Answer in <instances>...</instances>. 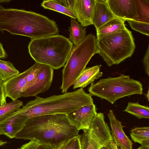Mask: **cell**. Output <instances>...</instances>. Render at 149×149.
Instances as JSON below:
<instances>
[{
    "label": "cell",
    "mask_w": 149,
    "mask_h": 149,
    "mask_svg": "<svg viewBox=\"0 0 149 149\" xmlns=\"http://www.w3.org/2000/svg\"><path fill=\"white\" fill-rule=\"evenodd\" d=\"M37 149H54V147L49 144L40 143L38 142Z\"/></svg>",
    "instance_id": "cell-32"
},
{
    "label": "cell",
    "mask_w": 149,
    "mask_h": 149,
    "mask_svg": "<svg viewBox=\"0 0 149 149\" xmlns=\"http://www.w3.org/2000/svg\"><path fill=\"white\" fill-rule=\"evenodd\" d=\"M41 5L45 9L55 11L77 19L69 0H44Z\"/></svg>",
    "instance_id": "cell-18"
},
{
    "label": "cell",
    "mask_w": 149,
    "mask_h": 149,
    "mask_svg": "<svg viewBox=\"0 0 149 149\" xmlns=\"http://www.w3.org/2000/svg\"><path fill=\"white\" fill-rule=\"evenodd\" d=\"M110 142L101 147L100 149H110L109 147Z\"/></svg>",
    "instance_id": "cell-35"
},
{
    "label": "cell",
    "mask_w": 149,
    "mask_h": 149,
    "mask_svg": "<svg viewBox=\"0 0 149 149\" xmlns=\"http://www.w3.org/2000/svg\"><path fill=\"white\" fill-rule=\"evenodd\" d=\"M10 1V0H0V3H8Z\"/></svg>",
    "instance_id": "cell-37"
},
{
    "label": "cell",
    "mask_w": 149,
    "mask_h": 149,
    "mask_svg": "<svg viewBox=\"0 0 149 149\" xmlns=\"http://www.w3.org/2000/svg\"><path fill=\"white\" fill-rule=\"evenodd\" d=\"M127 21L133 29L148 36H149V23L128 20Z\"/></svg>",
    "instance_id": "cell-27"
},
{
    "label": "cell",
    "mask_w": 149,
    "mask_h": 149,
    "mask_svg": "<svg viewBox=\"0 0 149 149\" xmlns=\"http://www.w3.org/2000/svg\"><path fill=\"white\" fill-rule=\"evenodd\" d=\"M137 17L135 21L149 23V0H135Z\"/></svg>",
    "instance_id": "cell-23"
},
{
    "label": "cell",
    "mask_w": 149,
    "mask_h": 149,
    "mask_svg": "<svg viewBox=\"0 0 149 149\" xmlns=\"http://www.w3.org/2000/svg\"><path fill=\"white\" fill-rule=\"evenodd\" d=\"M35 39L58 35L56 23L46 16L23 9L5 8L0 5V31Z\"/></svg>",
    "instance_id": "cell-1"
},
{
    "label": "cell",
    "mask_w": 149,
    "mask_h": 149,
    "mask_svg": "<svg viewBox=\"0 0 149 149\" xmlns=\"http://www.w3.org/2000/svg\"><path fill=\"white\" fill-rule=\"evenodd\" d=\"M28 73L27 69L3 82L4 91L6 97H8L13 101L23 97L26 85V78Z\"/></svg>",
    "instance_id": "cell-12"
},
{
    "label": "cell",
    "mask_w": 149,
    "mask_h": 149,
    "mask_svg": "<svg viewBox=\"0 0 149 149\" xmlns=\"http://www.w3.org/2000/svg\"><path fill=\"white\" fill-rule=\"evenodd\" d=\"M80 149H81V147H80Z\"/></svg>",
    "instance_id": "cell-42"
},
{
    "label": "cell",
    "mask_w": 149,
    "mask_h": 149,
    "mask_svg": "<svg viewBox=\"0 0 149 149\" xmlns=\"http://www.w3.org/2000/svg\"><path fill=\"white\" fill-rule=\"evenodd\" d=\"M2 134H1V132H0V135H1Z\"/></svg>",
    "instance_id": "cell-40"
},
{
    "label": "cell",
    "mask_w": 149,
    "mask_h": 149,
    "mask_svg": "<svg viewBox=\"0 0 149 149\" xmlns=\"http://www.w3.org/2000/svg\"><path fill=\"white\" fill-rule=\"evenodd\" d=\"M79 131L70 124L65 114L42 115L28 119L15 138L35 140L54 147L78 136Z\"/></svg>",
    "instance_id": "cell-2"
},
{
    "label": "cell",
    "mask_w": 149,
    "mask_h": 149,
    "mask_svg": "<svg viewBox=\"0 0 149 149\" xmlns=\"http://www.w3.org/2000/svg\"><path fill=\"white\" fill-rule=\"evenodd\" d=\"M125 21L116 17L112 19L96 30L97 36L109 34L125 29Z\"/></svg>",
    "instance_id": "cell-20"
},
{
    "label": "cell",
    "mask_w": 149,
    "mask_h": 149,
    "mask_svg": "<svg viewBox=\"0 0 149 149\" xmlns=\"http://www.w3.org/2000/svg\"><path fill=\"white\" fill-rule=\"evenodd\" d=\"M115 17L105 0H96L92 21L96 30Z\"/></svg>",
    "instance_id": "cell-16"
},
{
    "label": "cell",
    "mask_w": 149,
    "mask_h": 149,
    "mask_svg": "<svg viewBox=\"0 0 149 149\" xmlns=\"http://www.w3.org/2000/svg\"><path fill=\"white\" fill-rule=\"evenodd\" d=\"M109 8L116 17L125 21L135 20L137 15L135 0H105Z\"/></svg>",
    "instance_id": "cell-11"
},
{
    "label": "cell",
    "mask_w": 149,
    "mask_h": 149,
    "mask_svg": "<svg viewBox=\"0 0 149 149\" xmlns=\"http://www.w3.org/2000/svg\"><path fill=\"white\" fill-rule=\"evenodd\" d=\"M97 54L109 66L131 56L135 45L132 32L127 28L114 33L97 36Z\"/></svg>",
    "instance_id": "cell-5"
},
{
    "label": "cell",
    "mask_w": 149,
    "mask_h": 149,
    "mask_svg": "<svg viewBox=\"0 0 149 149\" xmlns=\"http://www.w3.org/2000/svg\"><path fill=\"white\" fill-rule=\"evenodd\" d=\"M101 65H97L85 68L73 84V88H84L101 77L103 73L100 71Z\"/></svg>",
    "instance_id": "cell-17"
},
{
    "label": "cell",
    "mask_w": 149,
    "mask_h": 149,
    "mask_svg": "<svg viewBox=\"0 0 149 149\" xmlns=\"http://www.w3.org/2000/svg\"><path fill=\"white\" fill-rule=\"evenodd\" d=\"M19 73L10 62L0 59V79L2 81L4 82Z\"/></svg>",
    "instance_id": "cell-25"
},
{
    "label": "cell",
    "mask_w": 149,
    "mask_h": 149,
    "mask_svg": "<svg viewBox=\"0 0 149 149\" xmlns=\"http://www.w3.org/2000/svg\"><path fill=\"white\" fill-rule=\"evenodd\" d=\"M96 54V38L93 34H88L79 45L73 46L62 71V93L67 92Z\"/></svg>",
    "instance_id": "cell-6"
},
{
    "label": "cell",
    "mask_w": 149,
    "mask_h": 149,
    "mask_svg": "<svg viewBox=\"0 0 149 149\" xmlns=\"http://www.w3.org/2000/svg\"><path fill=\"white\" fill-rule=\"evenodd\" d=\"M22 106V102L17 99L0 106V123L19 109Z\"/></svg>",
    "instance_id": "cell-24"
},
{
    "label": "cell",
    "mask_w": 149,
    "mask_h": 149,
    "mask_svg": "<svg viewBox=\"0 0 149 149\" xmlns=\"http://www.w3.org/2000/svg\"><path fill=\"white\" fill-rule=\"evenodd\" d=\"M123 111L135 116L139 119L149 118V108L139 104L138 102H129Z\"/></svg>",
    "instance_id": "cell-22"
},
{
    "label": "cell",
    "mask_w": 149,
    "mask_h": 149,
    "mask_svg": "<svg viewBox=\"0 0 149 149\" xmlns=\"http://www.w3.org/2000/svg\"><path fill=\"white\" fill-rule=\"evenodd\" d=\"M109 147L110 149H118V147L115 144L113 141L109 142Z\"/></svg>",
    "instance_id": "cell-34"
},
{
    "label": "cell",
    "mask_w": 149,
    "mask_h": 149,
    "mask_svg": "<svg viewBox=\"0 0 149 149\" xmlns=\"http://www.w3.org/2000/svg\"><path fill=\"white\" fill-rule=\"evenodd\" d=\"M137 149H149V148H147L141 146Z\"/></svg>",
    "instance_id": "cell-38"
},
{
    "label": "cell",
    "mask_w": 149,
    "mask_h": 149,
    "mask_svg": "<svg viewBox=\"0 0 149 149\" xmlns=\"http://www.w3.org/2000/svg\"><path fill=\"white\" fill-rule=\"evenodd\" d=\"M42 65L36 63L34 65L28 69V73L26 78V83L25 91L31 86L34 82L38 70Z\"/></svg>",
    "instance_id": "cell-28"
},
{
    "label": "cell",
    "mask_w": 149,
    "mask_h": 149,
    "mask_svg": "<svg viewBox=\"0 0 149 149\" xmlns=\"http://www.w3.org/2000/svg\"><path fill=\"white\" fill-rule=\"evenodd\" d=\"M20 149V148H17V149Z\"/></svg>",
    "instance_id": "cell-43"
},
{
    "label": "cell",
    "mask_w": 149,
    "mask_h": 149,
    "mask_svg": "<svg viewBox=\"0 0 149 149\" xmlns=\"http://www.w3.org/2000/svg\"><path fill=\"white\" fill-rule=\"evenodd\" d=\"M91 96L83 88H80L72 92L45 98L37 97L17 111L27 119L42 115H66L82 107L93 104Z\"/></svg>",
    "instance_id": "cell-3"
},
{
    "label": "cell",
    "mask_w": 149,
    "mask_h": 149,
    "mask_svg": "<svg viewBox=\"0 0 149 149\" xmlns=\"http://www.w3.org/2000/svg\"><path fill=\"white\" fill-rule=\"evenodd\" d=\"M27 120L24 116L17 111L0 123V132L10 139L15 138L17 134L22 128Z\"/></svg>",
    "instance_id": "cell-15"
},
{
    "label": "cell",
    "mask_w": 149,
    "mask_h": 149,
    "mask_svg": "<svg viewBox=\"0 0 149 149\" xmlns=\"http://www.w3.org/2000/svg\"><path fill=\"white\" fill-rule=\"evenodd\" d=\"M96 0H74L73 11L77 21L83 27L93 24Z\"/></svg>",
    "instance_id": "cell-14"
},
{
    "label": "cell",
    "mask_w": 149,
    "mask_h": 149,
    "mask_svg": "<svg viewBox=\"0 0 149 149\" xmlns=\"http://www.w3.org/2000/svg\"><path fill=\"white\" fill-rule=\"evenodd\" d=\"M70 32L69 40L74 46L80 43L86 36V28L83 27L76 19L71 17L70 25L69 27Z\"/></svg>",
    "instance_id": "cell-19"
},
{
    "label": "cell",
    "mask_w": 149,
    "mask_h": 149,
    "mask_svg": "<svg viewBox=\"0 0 149 149\" xmlns=\"http://www.w3.org/2000/svg\"><path fill=\"white\" fill-rule=\"evenodd\" d=\"M3 82L0 79V106L6 104V97L3 89Z\"/></svg>",
    "instance_id": "cell-31"
},
{
    "label": "cell",
    "mask_w": 149,
    "mask_h": 149,
    "mask_svg": "<svg viewBox=\"0 0 149 149\" xmlns=\"http://www.w3.org/2000/svg\"><path fill=\"white\" fill-rule=\"evenodd\" d=\"M54 69L49 66L42 64L39 69L33 84L24 92L23 97L36 96L50 88L53 80Z\"/></svg>",
    "instance_id": "cell-9"
},
{
    "label": "cell",
    "mask_w": 149,
    "mask_h": 149,
    "mask_svg": "<svg viewBox=\"0 0 149 149\" xmlns=\"http://www.w3.org/2000/svg\"><path fill=\"white\" fill-rule=\"evenodd\" d=\"M120 149H123V148H120Z\"/></svg>",
    "instance_id": "cell-41"
},
{
    "label": "cell",
    "mask_w": 149,
    "mask_h": 149,
    "mask_svg": "<svg viewBox=\"0 0 149 149\" xmlns=\"http://www.w3.org/2000/svg\"><path fill=\"white\" fill-rule=\"evenodd\" d=\"M8 55L4 49L2 44L0 42V59H5L8 57Z\"/></svg>",
    "instance_id": "cell-33"
},
{
    "label": "cell",
    "mask_w": 149,
    "mask_h": 149,
    "mask_svg": "<svg viewBox=\"0 0 149 149\" xmlns=\"http://www.w3.org/2000/svg\"><path fill=\"white\" fill-rule=\"evenodd\" d=\"M7 143L6 141L0 140V146L4 145Z\"/></svg>",
    "instance_id": "cell-36"
},
{
    "label": "cell",
    "mask_w": 149,
    "mask_h": 149,
    "mask_svg": "<svg viewBox=\"0 0 149 149\" xmlns=\"http://www.w3.org/2000/svg\"><path fill=\"white\" fill-rule=\"evenodd\" d=\"M80 135L64 140L54 147V149H80Z\"/></svg>",
    "instance_id": "cell-26"
},
{
    "label": "cell",
    "mask_w": 149,
    "mask_h": 149,
    "mask_svg": "<svg viewBox=\"0 0 149 149\" xmlns=\"http://www.w3.org/2000/svg\"><path fill=\"white\" fill-rule=\"evenodd\" d=\"M94 104L82 107L66 115L70 124L78 130H88L97 113Z\"/></svg>",
    "instance_id": "cell-10"
},
{
    "label": "cell",
    "mask_w": 149,
    "mask_h": 149,
    "mask_svg": "<svg viewBox=\"0 0 149 149\" xmlns=\"http://www.w3.org/2000/svg\"><path fill=\"white\" fill-rule=\"evenodd\" d=\"M146 97L147 98L148 100L149 101V89H148Z\"/></svg>",
    "instance_id": "cell-39"
},
{
    "label": "cell",
    "mask_w": 149,
    "mask_h": 149,
    "mask_svg": "<svg viewBox=\"0 0 149 149\" xmlns=\"http://www.w3.org/2000/svg\"><path fill=\"white\" fill-rule=\"evenodd\" d=\"M73 47L68 38L58 34L31 39L28 48L36 63L58 70L65 65Z\"/></svg>",
    "instance_id": "cell-4"
},
{
    "label": "cell",
    "mask_w": 149,
    "mask_h": 149,
    "mask_svg": "<svg viewBox=\"0 0 149 149\" xmlns=\"http://www.w3.org/2000/svg\"><path fill=\"white\" fill-rule=\"evenodd\" d=\"M149 45H148L145 55L143 57L142 61L143 66L146 74L148 76L149 75Z\"/></svg>",
    "instance_id": "cell-29"
},
{
    "label": "cell",
    "mask_w": 149,
    "mask_h": 149,
    "mask_svg": "<svg viewBox=\"0 0 149 149\" xmlns=\"http://www.w3.org/2000/svg\"><path fill=\"white\" fill-rule=\"evenodd\" d=\"M38 142L35 140H31L28 143L22 145L20 149H37Z\"/></svg>",
    "instance_id": "cell-30"
},
{
    "label": "cell",
    "mask_w": 149,
    "mask_h": 149,
    "mask_svg": "<svg viewBox=\"0 0 149 149\" xmlns=\"http://www.w3.org/2000/svg\"><path fill=\"white\" fill-rule=\"evenodd\" d=\"M80 135L81 149H100L113 141L111 131L104 113H97L89 128Z\"/></svg>",
    "instance_id": "cell-8"
},
{
    "label": "cell",
    "mask_w": 149,
    "mask_h": 149,
    "mask_svg": "<svg viewBox=\"0 0 149 149\" xmlns=\"http://www.w3.org/2000/svg\"><path fill=\"white\" fill-rule=\"evenodd\" d=\"M132 140L143 147L149 148V127H135L130 131Z\"/></svg>",
    "instance_id": "cell-21"
},
{
    "label": "cell",
    "mask_w": 149,
    "mask_h": 149,
    "mask_svg": "<svg viewBox=\"0 0 149 149\" xmlns=\"http://www.w3.org/2000/svg\"><path fill=\"white\" fill-rule=\"evenodd\" d=\"M88 91L91 95L105 99L112 104L118 100L126 96L143 94V85L139 81L123 74L117 77L101 79L92 83Z\"/></svg>",
    "instance_id": "cell-7"
},
{
    "label": "cell",
    "mask_w": 149,
    "mask_h": 149,
    "mask_svg": "<svg viewBox=\"0 0 149 149\" xmlns=\"http://www.w3.org/2000/svg\"><path fill=\"white\" fill-rule=\"evenodd\" d=\"M107 115L110 121L112 138L115 144L123 149H132V141L125 133L121 123L116 118L113 110H109Z\"/></svg>",
    "instance_id": "cell-13"
}]
</instances>
